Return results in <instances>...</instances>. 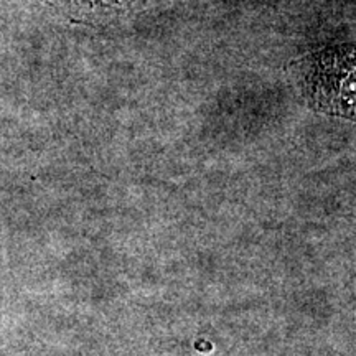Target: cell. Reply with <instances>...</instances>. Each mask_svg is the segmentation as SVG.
Returning <instances> with one entry per match:
<instances>
[{
	"label": "cell",
	"instance_id": "obj_1",
	"mask_svg": "<svg viewBox=\"0 0 356 356\" xmlns=\"http://www.w3.org/2000/svg\"><path fill=\"white\" fill-rule=\"evenodd\" d=\"M302 95L312 108L353 119L355 60L348 47L327 48L296 63Z\"/></svg>",
	"mask_w": 356,
	"mask_h": 356
},
{
	"label": "cell",
	"instance_id": "obj_2",
	"mask_svg": "<svg viewBox=\"0 0 356 356\" xmlns=\"http://www.w3.org/2000/svg\"><path fill=\"white\" fill-rule=\"evenodd\" d=\"M51 2L73 15H83L86 19V17L124 13L126 10L150 6L157 0H51Z\"/></svg>",
	"mask_w": 356,
	"mask_h": 356
}]
</instances>
